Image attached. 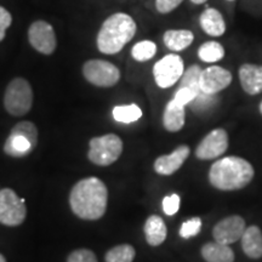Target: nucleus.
<instances>
[{
  "label": "nucleus",
  "mask_w": 262,
  "mask_h": 262,
  "mask_svg": "<svg viewBox=\"0 0 262 262\" xmlns=\"http://www.w3.org/2000/svg\"><path fill=\"white\" fill-rule=\"evenodd\" d=\"M108 191L97 178H88L75 183L70 194L72 211L81 220L95 221L107 210Z\"/></svg>",
  "instance_id": "1"
},
{
  "label": "nucleus",
  "mask_w": 262,
  "mask_h": 262,
  "mask_svg": "<svg viewBox=\"0 0 262 262\" xmlns=\"http://www.w3.org/2000/svg\"><path fill=\"white\" fill-rule=\"evenodd\" d=\"M209 182L222 192L241 191L254 180L255 169L243 157L227 156L217 159L209 170Z\"/></svg>",
  "instance_id": "2"
},
{
  "label": "nucleus",
  "mask_w": 262,
  "mask_h": 262,
  "mask_svg": "<svg viewBox=\"0 0 262 262\" xmlns=\"http://www.w3.org/2000/svg\"><path fill=\"white\" fill-rule=\"evenodd\" d=\"M136 22L125 12L111 15L101 25L97 33L96 44L98 51L104 55H116L136 34Z\"/></svg>",
  "instance_id": "3"
},
{
  "label": "nucleus",
  "mask_w": 262,
  "mask_h": 262,
  "mask_svg": "<svg viewBox=\"0 0 262 262\" xmlns=\"http://www.w3.org/2000/svg\"><path fill=\"white\" fill-rule=\"evenodd\" d=\"M38 143V129L32 122H19L12 127L4 143V152L12 158H25Z\"/></svg>",
  "instance_id": "4"
},
{
  "label": "nucleus",
  "mask_w": 262,
  "mask_h": 262,
  "mask_svg": "<svg viewBox=\"0 0 262 262\" xmlns=\"http://www.w3.org/2000/svg\"><path fill=\"white\" fill-rule=\"evenodd\" d=\"M33 106V90L25 78H14L8 84L4 94L6 112L14 117L26 116Z\"/></svg>",
  "instance_id": "5"
},
{
  "label": "nucleus",
  "mask_w": 262,
  "mask_h": 262,
  "mask_svg": "<svg viewBox=\"0 0 262 262\" xmlns=\"http://www.w3.org/2000/svg\"><path fill=\"white\" fill-rule=\"evenodd\" d=\"M89 146L88 158L98 166H108L117 162L123 152V141L114 134L94 137Z\"/></svg>",
  "instance_id": "6"
},
{
  "label": "nucleus",
  "mask_w": 262,
  "mask_h": 262,
  "mask_svg": "<svg viewBox=\"0 0 262 262\" xmlns=\"http://www.w3.org/2000/svg\"><path fill=\"white\" fill-rule=\"evenodd\" d=\"M26 216L25 199L19 198L11 188L0 189V224L16 227L26 220Z\"/></svg>",
  "instance_id": "7"
},
{
  "label": "nucleus",
  "mask_w": 262,
  "mask_h": 262,
  "mask_svg": "<svg viewBox=\"0 0 262 262\" xmlns=\"http://www.w3.org/2000/svg\"><path fill=\"white\" fill-rule=\"evenodd\" d=\"M83 75L95 86L111 88L119 81L120 71L117 66L108 61L89 60L83 66Z\"/></svg>",
  "instance_id": "8"
},
{
  "label": "nucleus",
  "mask_w": 262,
  "mask_h": 262,
  "mask_svg": "<svg viewBox=\"0 0 262 262\" xmlns=\"http://www.w3.org/2000/svg\"><path fill=\"white\" fill-rule=\"evenodd\" d=\"M185 72V63L178 54H169L153 67V77L160 89H169L180 81Z\"/></svg>",
  "instance_id": "9"
},
{
  "label": "nucleus",
  "mask_w": 262,
  "mask_h": 262,
  "mask_svg": "<svg viewBox=\"0 0 262 262\" xmlns=\"http://www.w3.org/2000/svg\"><path fill=\"white\" fill-rule=\"evenodd\" d=\"M28 41L35 51L40 52L42 55L54 54L57 48L55 29L44 19H38L29 26Z\"/></svg>",
  "instance_id": "10"
},
{
  "label": "nucleus",
  "mask_w": 262,
  "mask_h": 262,
  "mask_svg": "<svg viewBox=\"0 0 262 262\" xmlns=\"http://www.w3.org/2000/svg\"><path fill=\"white\" fill-rule=\"evenodd\" d=\"M229 146L228 133L222 127H216L206 134L195 148V157L201 160L220 158Z\"/></svg>",
  "instance_id": "11"
},
{
  "label": "nucleus",
  "mask_w": 262,
  "mask_h": 262,
  "mask_svg": "<svg viewBox=\"0 0 262 262\" xmlns=\"http://www.w3.org/2000/svg\"><path fill=\"white\" fill-rule=\"evenodd\" d=\"M245 228H247V222L241 215L227 216L214 226L212 238L221 244L231 245L241 241Z\"/></svg>",
  "instance_id": "12"
},
{
  "label": "nucleus",
  "mask_w": 262,
  "mask_h": 262,
  "mask_svg": "<svg viewBox=\"0 0 262 262\" xmlns=\"http://www.w3.org/2000/svg\"><path fill=\"white\" fill-rule=\"evenodd\" d=\"M232 80H233V77L228 70L220 66H210L202 71L199 85H201L202 94L214 96L221 93L222 90L227 89Z\"/></svg>",
  "instance_id": "13"
},
{
  "label": "nucleus",
  "mask_w": 262,
  "mask_h": 262,
  "mask_svg": "<svg viewBox=\"0 0 262 262\" xmlns=\"http://www.w3.org/2000/svg\"><path fill=\"white\" fill-rule=\"evenodd\" d=\"M191 153V149L187 145H181L179 146L175 150H172L170 155L160 156L156 159L155 165V171L159 175L163 176H170L172 173H175L183 165V163L187 160Z\"/></svg>",
  "instance_id": "14"
},
{
  "label": "nucleus",
  "mask_w": 262,
  "mask_h": 262,
  "mask_svg": "<svg viewBox=\"0 0 262 262\" xmlns=\"http://www.w3.org/2000/svg\"><path fill=\"white\" fill-rule=\"evenodd\" d=\"M239 84L245 94L256 96L262 93V66L244 63L238 70Z\"/></svg>",
  "instance_id": "15"
},
{
  "label": "nucleus",
  "mask_w": 262,
  "mask_h": 262,
  "mask_svg": "<svg viewBox=\"0 0 262 262\" xmlns=\"http://www.w3.org/2000/svg\"><path fill=\"white\" fill-rule=\"evenodd\" d=\"M199 25L210 37H222L226 33L225 18L217 9L206 8L199 16Z\"/></svg>",
  "instance_id": "16"
},
{
  "label": "nucleus",
  "mask_w": 262,
  "mask_h": 262,
  "mask_svg": "<svg viewBox=\"0 0 262 262\" xmlns=\"http://www.w3.org/2000/svg\"><path fill=\"white\" fill-rule=\"evenodd\" d=\"M242 249L249 258L258 260L262 257V231L256 225L247 226L241 238Z\"/></svg>",
  "instance_id": "17"
},
{
  "label": "nucleus",
  "mask_w": 262,
  "mask_h": 262,
  "mask_svg": "<svg viewBox=\"0 0 262 262\" xmlns=\"http://www.w3.org/2000/svg\"><path fill=\"white\" fill-rule=\"evenodd\" d=\"M186 106H182L175 100L169 101L163 113V125L169 133H178L185 126Z\"/></svg>",
  "instance_id": "18"
},
{
  "label": "nucleus",
  "mask_w": 262,
  "mask_h": 262,
  "mask_svg": "<svg viewBox=\"0 0 262 262\" xmlns=\"http://www.w3.org/2000/svg\"><path fill=\"white\" fill-rule=\"evenodd\" d=\"M143 231H145L147 243L150 247H159L168 237V227L163 219L158 215H150L147 219Z\"/></svg>",
  "instance_id": "19"
},
{
  "label": "nucleus",
  "mask_w": 262,
  "mask_h": 262,
  "mask_svg": "<svg viewBox=\"0 0 262 262\" xmlns=\"http://www.w3.org/2000/svg\"><path fill=\"white\" fill-rule=\"evenodd\" d=\"M194 34L189 29H168L163 35V41L169 50L179 52L191 47Z\"/></svg>",
  "instance_id": "20"
},
{
  "label": "nucleus",
  "mask_w": 262,
  "mask_h": 262,
  "mask_svg": "<svg viewBox=\"0 0 262 262\" xmlns=\"http://www.w3.org/2000/svg\"><path fill=\"white\" fill-rule=\"evenodd\" d=\"M202 257L205 262H234V251L229 245L219 242H209L201 249Z\"/></svg>",
  "instance_id": "21"
},
{
  "label": "nucleus",
  "mask_w": 262,
  "mask_h": 262,
  "mask_svg": "<svg viewBox=\"0 0 262 262\" xmlns=\"http://www.w3.org/2000/svg\"><path fill=\"white\" fill-rule=\"evenodd\" d=\"M224 45L217 41H206L198 49V57L205 63H216L225 57Z\"/></svg>",
  "instance_id": "22"
},
{
  "label": "nucleus",
  "mask_w": 262,
  "mask_h": 262,
  "mask_svg": "<svg viewBox=\"0 0 262 262\" xmlns=\"http://www.w3.org/2000/svg\"><path fill=\"white\" fill-rule=\"evenodd\" d=\"M112 116L117 122L130 124L137 122L142 117V111L137 104H124V106H117L113 108Z\"/></svg>",
  "instance_id": "23"
},
{
  "label": "nucleus",
  "mask_w": 262,
  "mask_h": 262,
  "mask_svg": "<svg viewBox=\"0 0 262 262\" xmlns=\"http://www.w3.org/2000/svg\"><path fill=\"white\" fill-rule=\"evenodd\" d=\"M136 251L129 244L117 245L107 251L104 261L106 262H133Z\"/></svg>",
  "instance_id": "24"
},
{
  "label": "nucleus",
  "mask_w": 262,
  "mask_h": 262,
  "mask_svg": "<svg viewBox=\"0 0 262 262\" xmlns=\"http://www.w3.org/2000/svg\"><path fill=\"white\" fill-rule=\"evenodd\" d=\"M157 54V45L152 40H142L136 42L131 49V56L137 62H147Z\"/></svg>",
  "instance_id": "25"
},
{
  "label": "nucleus",
  "mask_w": 262,
  "mask_h": 262,
  "mask_svg": "<svg viewBox=\"0 0 262 262\" xmlns=\"http://www.w3.org/2000/svg\"><path fill=\"white\" fill-rule=\"evenodd\" d=\"M202 71L203 70L201 68V66H189L187 70H185V72H183V75L181 77V79H180L179 88H189V89L202 93L201 85H199V83H201Z\"/></svg>",
  "instance_id": "26"
},
{
  "label": "nucleus",
  "mask_w": 262,
  "mask_h": 262,
  "mask_svg": "<svg viewBox=\"0 0 262 262\" xmlns=\"http://www.w3.org/2000/svg\"><path fill=\"white\" fill-rule=\"evenodd\" d=\"M202 219L201 217H192L189 220L185 221L180 227V235L183 239H189L195 237L202 231Z\"/></svg>",
  "instance_id": "27"
},
{
  "label": "nucleus",
  "mask_w": 262,
  "mask_h": 262,
  "mask_svg": "<svg viewBox=\"0 0 262 262\" xmlns=\"http://www.w3.org/2000/svg\"><path fill=\"white\" fill-rule=\"evenodd\" d=\"M199 95H201V93L189 89V88H179L178 91L173 95V100L182 104V106H187L188 103L193 102Z\"/></svg>",
  "instance_id": "28"
},
{
  "label": "nucleus",
  "mask_w": 262,
  "mask_h": 262,
  "mask_svg": "<svg viewBox=\"0 0 262 262\" xmlns=\"http://www.w3.org/2000/svg\"><path fill=\"white\" fill-rule=\"evenodd\" d=\"M67 262H98L96 255L89 249H78L68 255Z\"/></svg>",
  "instance_id": "29"
},
{
  "label": "nucleus",
  "mask_w": 262,
  "mask_h": 262,
  "mask_svg": "<svg viewBox=\"0 0 262 262\" xmlns=\"http://www.w3.org/2000/svg\"><path fill=\"white\" fill-rule=\"evenodd\" d=\"M180 203H181V198L179 194L173 193V194L166 195L163 199V211L164 214L168 216H173L180 209Z\"/></svg>",
  "instance_id": "30"
},
{
  "label": "nucleus",
  "mask_w": 262,
  "mask_h": 262,
  "mask_svg": "<svg viewBox=\"0 0 262 262\" xmlns=\"http://www.w3.org/2000/svg\"><path fill=\"white\" fill-rule=\"evenodd\" d=\"M183 0H156V9L159 14L166 15L178 9Z\"/></svg>",
  "instance_id": "31"
},
{
  "label": "nucleus",
  "mask_w": 262,
  "mask_h": 262,
  "mask_svg": "<svg viewBox=\"0 0 262 262\" xmlns=\"http://www.w3.org/2000/svg\"><path fill=\"white\" fill-rule=\"evenodd\" d=\"M12 25V15L4 6H0V41L5 39L6 31Z\"/></svg>",
  "instance_id": "32"
},
{
  "label": "nucleus",
  "mask_w": 262,
  "mask_h": 262,
  "mask_svg": "<svg viewBox=\"0 0 262 262\" xmlns=\"http://www.w3.org/2000/svg\"><path fill=\"white\" fill-rule=\"evenodd\" d=\"M191 2L193 3V4H195V5H202V4H205V3L208 2V0H191Z\"/></svg>",
  "instance_id": "33"
},
{
  "label": "nucleus",
  "mask_w": 262,
  "mask_h": 262,
  "mask_svg": "<svg viewBox=\"0 0 262 262\" xmlns=\"http://www.w3.org/2000/svg\"><path fill=\"white\" fill-rule=\"evenodd\" d=\"M0 262H6V258L4 257V255L0 254Z\"/></svg>",
  "instance_id": "34"
},
{
  "label": "nucleus",
  "mask_w": 262,
  "mask_h": 262,
  "mask_svg": "<svg viewBox=\"0 0 262 262\" xmlns=\"http://www.w3.org/2000/svg\"><path fill=\"white\" fill-rule=\"evenodd\" d=\"M258 111H260L261 116H262V101L260 102V104H258Z\"/></svg>",
  "instance_id": "35"
},
{
  "label": "nucleus",
  "mask_w": 262,
  "mask_h": 262,
  "mask_svg": "<svg viewBox=\"0 0 262 262\" xmlns=\"http://www.w3.org/2000/svg\"><path fill=\"white\" fill-rule=\"evenodd\" d=\"M227 2H234V0H227Z\"/></svg>",
  "instance_id": "36"
}]
</instances>
